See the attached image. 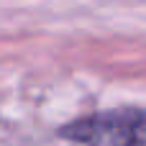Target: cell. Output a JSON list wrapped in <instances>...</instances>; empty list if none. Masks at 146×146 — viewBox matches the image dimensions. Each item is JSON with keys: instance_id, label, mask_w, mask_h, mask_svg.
I'll list each match as a JSON object with an SVG mask.
<instances>
[{"instance_id": "cell-1", "label": "cell", "mask_w": 146, "mask_h": 146, "mask_svg": "<svg viewBox=\"0 0 146 146\" xmlns=\"http://www.w3.org/2000/svg\"><path fill=\"white\" fill-rule=\"evenodd\" d=\"M59 136L80 146H146V108H115L74 118Z\"/></svg>"}]
</instances>
